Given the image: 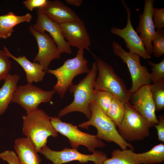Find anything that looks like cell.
Here are the masks:
<instances>
[{
	"mask_svg": "<svg viewBox=\"0 0 164 164\" xmlns=\"http://www.w3.org/2000/svg\"><path fill=\"white\" fill-rule=\"evenodd\" d=\"M98 72L96 62H94L90 71L79 83L73 84L69 88L70 94L73 93L74 99L72 102L60 111L58 117L60 118L74 111L80 112L88 119L91 116L89 108L90 104L94 100V85Z\"/></svg>",
	"mask_w": 164,
	"mask_h": 164,
	"instance_id": "obj_1",
	"label": "cell"
},
{
	"mask_svg": "<svg viewBox=\"0 0 164 164\" xmlns=\"http://www.w3.org/2000/svg\"><path fill=\"white\" fill-rule=\"evenodd\" d=\"M22 118V133L32 142L38 153L46 145L49 137L58 136V132L52 124L50 116L44 111L38 109L26 113Z\"/></svg>",
	"mask_w": 164,
	"mask_h": 164,
	"instance_id": "obj_2",
	"label": "cell"
},
{
	"mask_svg": "<svg viewBox=\"0 0 164 164\" xmlns=\"http://www.w3.org/2000/svg\"><path fill=\"white\" fill-rule=\"evenodd\" d=\"M91 116L89 120L80 124L77 127L88 129L91 125L97 130L96 136L101 140L108 142H114L122 149L129 147L134 150L131 144L125 141L119 134L114 123L102 111L94 100L90 104Z\"/></svg>",
	"mask_w": 164,
	"mask_h": 164,
	"instance_id": "obj_3",
	"label": "cell"
},
{
	"mask_svg": "<svg viewBox=\"0 0 164 164\" xmlns=\"http://www.w3.org/2000/svg\"><path fill=\"white\" fill-rule=\"evenodd\" d=\"M83 50H78L76 56L67 60L63 65L55 69H48L46 72L54 75L57 79L53 90L63 98L73 84V80L77 76L84 73H87L90 69L87 65V61L84 58Z\"/></svg>",
	"mask_w": 164,
	"mask_h": 164,
	"instance_id": "obj_4",
	"label": "cell"
},
{
	"mask_svg": "<svg viewBox=\"0 0 164 164\" xmlns=\"http://www.w3.org/2000/svg\"><path fill=\"white\" fill-rule=\"evenodd\" d=\"M91 52L95 60L98 72L94 85L95 90L109 92L123 102L129 101L131 95L123 80L115 73L111 66Z\"/></svg>",
	"mask_w": 164,
	"mask_h": 164,
	"instance_id": "obj_5",
	"label": "cell"
},
{
	"mask_svg": "<svg viewBox=\"0 0 164 164\" xmlns=\"http://www.w3.org/2000/svg\"><path fill=\"white\" fill-rule=\"evenodd\" d=\"M123 119L118 131L125 141L142 140L150 135V128L153 126L130 103L125 102Z\"/></svg>",
	"mask_w": 164,
	"mask_h": 164,
	"instance_id": "obj_6",
	"label": "cell"
},
{
	"mask_svg": "<svg viewBox=\"0 0 164 164\" xmlns=\"http://www.w3.org/2000/svg\"><path fill=\"white\" fill-rule=\"evenodd\" d=\"M50 118L56 131L68 138L72 148L77 149L80 145H83L93 153L96 148H103L106 145L96 135L83 132L72 124L62 121L58 117L50 116Z\"/></svg>",
	"mask_w": 164,
	"mask_h": 164,
	"instance_id": "obj_7",
	"label": "cell"
},
{
	"mask_svg": "<svg viewBox=\"0 0 164 164\" xmlns=\"http://www.w3.org/2000/svg\"><path fill=\"white\" fill-rule=\"evenodd\" d=\"M112 47L114 54L126 63L128 68L132 82L129 90L131 95L142 86L151 84L150 73L146 66L141 65L139 55L126 51L115 41L113 42Z\"/></svg>",
	"mask_w": 164,
	"mask_h": 164,
	"instance_id": "obj_8",
	"label": "cell"
},
{
	"mask_svg": "<svg viewBox=\"0 0 164 164\" xmlns=\"http://www.w3.org/2000/svg\"><path fill=\"white\" fill-rule=\"evenodd\" d=\"M39 152L53 164H63L75 161L80 163L92 161L95 164H103L108 159L106 154L97 150L92 154L87 155L79 152L77 149L64 148L62 150L56 151L51 149L46 145L41 149Z\"/></svg>",
	"mask_w": 164,
	"mask_h": 164,
	"instance_id": "obj_9",
	"label": "cell"
},
{
	"mask_svg": "<svg viewBox=\"0 0 164 164\" xmlns=\"http://www.w3.org/2000/svg\"><path fill=\"white\" fill-rule=\"evenodd\" d=\"M56 92L54 90L45 91L28 83L17 86L14 94L12 102L20 105L29 113L38 108L41 103L51 101Z\"/></svg>",
	"mask_w": 164,
	"mask_h": 164,
	"instance_id": "obj_10",
	"label": "cell"
},
{
	"mask_svg": "<svg viewBox=\"0 0 164 164\" xmlns=\"http://www.w3.org/2000/svg\"><path fill=\"white\" fill-rule=\"evenodd\" d=\"M121 2L127 13L126 26L122 29L112 27L111 32L113 34L118 36L124 40L126 47L129 50V52L136 54L145 59H150L151 58V55L146 50L142 42L132 25L130 9L124 0H122Z\"/></svg>",
	"mask_w": 164,
	"mask_h": 164,
	"instance_id": "obj_11",
	"label": "cell"
},
{
	"mask_svg": "<svg viewBox=\"0 0 164 164\" xmlns=\"http://www.w3.org/2000/svg\"><path fill=\"white\" fill-rule=\"evenodd\" d=\"M30 33L36 40L38 51L33 62L38 63L42 66L46 72L51 62L60 58L61 53L51 37L46 32L42 33L35 31L32 25L29 27Z\"/></svg>",
	"mask_w": 164,
	"mask_h": 164,
	"instance_id": "obj_12",
	"label": "cell"
},
{
	"mask_svg": "<svg viewBox=\"0 0 164 164\" xmlns=\"http://www.w3.org/2000/svg\"><path fill=\"white\" fill-rule=\"evenodd\" d=\"M37 16L36 23L32 25L33 29L40 33L48 32L61 53L71 54V46L64 38L60 25L49 18L39 9L37 10Z\"/></svg>",
	"mask_w": 164,
	"mask_h": 164,
	"instance_id": "obj_13",
	"label": "cell"
},
{
	"mask_svg": "<svg viewBox=\"0 0 164 164\" xmlns=\"http://www.w3.org/2000/svg\"><path fill=\"white\" fill-rule=\"evenodd\" d=\"M149 85L142 86L132 94L129 102L154 126L158 123L159 120L155 115V104Z\"/></svg>",
	"mask_w": 164,
	"mask_h": 164,
	"instance_id": "obj_14",
	"label": "cell"
},
{
	"mask_svg": "<svg viewBox=\"0 0 164 164\" xmlns=\"http://www.w3.org/2000/svg\"><path fill=\"white\" fill-rule=\"evenodd\" d=\"M59 25L64 38L70 46L78 50L89 49L90 38L83 20L80 19Z\"/></svg>",
	"mask_w": 164,
	"mask_h": 164,
	"instance_id": "obj_15",
	"label": "cell"
},
{
	"mask_svg": "<svg viewBox=\"0 0 164 164\" xmlns=\"http://www.w3.org/2000/svg\"><path fill=\"white\" fill-rule=\"evenodd\" d=\"M155 1L144 0L143 11L140 14L139 23L136 30L137 33H140L139 36L145 48L151 55L152 54V39L156 33L152 17V9Z\"/></svg>",
	"mask_w": 164,
	"mask_h": 164,
	"instance_id": "obj_16",
	"label": "cell"
},
{
	"mask_svg": "<svg viewBox=\"0 0 164 164\" xmlns=\"http://www.w3.org/2000/svg\"><path fill=\"white\" fill-rule=\"evenodd\" d=\"M39 9L49 18L59 24L80 19L70 8L59 0L48 1L45 5Z\"/></svg>",
	"mask_w": 164,
	"mask_h": 164,
	"instance_id": "obj_17",
	"label": "cell"
},
{
	"mask_svg": "<svg viewBox=\"0 0 164 164\" xmlns=\"http://www.w3.org/2000/svg\"><path fill=\"white\" fill-rule=\"evenodd\" d=\"M14 147L21 164H40L41 162L34 144L27 138L16 139Z\"/></svg>",
	"mask_w": 164,
	"mask_h": 164,
	"instance_id": "obj_18",
	"label": "cell"
},
{
	"mask_svg": "<svg viewBox=\"0 0 164 164\" xmlns=\"http://www.w3.org/2000/svg\"><path fill=\"white\" fill-rule=\"evenodd\" d=\"M6 54L19 63L24 70L28 83H38L42 81L46 72L42 66L38 63L32 62L25 56L16 57L12 55L8 49L3 46Z\"/></svg>",
	"mask_w": 164,
	"mask_h": 164,
	"instance_id": "obj_19",
	"label": "cell"
},
{
	"mask_svg": "<svg viewBox=\"0 0 164 164\" xmlns=\"http://www.w3.org/2000/svg\"><path fill=\"white\" fill-rule=\"evenodd\" d=\"M32 19L31 14L24 15H16L12 12L0 15V39H6L10 37L14 31L13 28L23 22H29Z\"/></svg>",
	"mask_w": 164,
	"mask_h": 164,
	"instance_id": "obj_20",
	"label": "cell"
},
{
	"mask_svg": "<svg viewBox=\"0 0 164 164\" xmlns=\"http://www.w3.org/2000/svg\"><path fill=\"white\" fill-rule=\"evenodd\" d=\"M20 78L16 74L9 73L4 79V82L0 87V115L3 114L12 102L13 95Z\"/></svg>",
	"mask_w": 164,
	"mask_h": 164,
	"instance_id": "obj_21",
	"label": "cell"
},
{
	"mask_svg": "<svg viewBox=\"0 0 164 164\" xmlns=\"http://www.w3.org/2000/svg\"><path fill=\"white\" fill-rule=\"evenodd\" d=\"M111 155V157L105 160L103 164H142L136 153L131 149H116L112 151Z\"/></svg>",
	"mask_w": 164,
	"mask_h": 164,
	"instance_id": "obj_22",
	"label": "cell"
},
{
	"mask_svg": "<svg viewBox=\"0 0 164 164\" xmlns=\"http://www.w3.org/2000/svg\"><path fill=\"white\" fill-rule=\"evenodd\" d=\"M142 164H157L164 161V145L162 142L155 145L148 151L136 153Z\"/></svg>",
	"mask_w": 164,
	"mask_h": 164,
	"instance_id": "obj_23",
	"label": "cell"
},
{
	"mask_svg": "<svg viewBox=\"0 0 164 164\" xmlns=\"http://www.w3.org/2000/svg\"><path fill=\"white\" fill-rule=\"evenodd\" d=\"M125 102L113 96L107 115L119 127L124 118Z\"/></svg>",
	"mask_w": 164,
	"mask_h": 164,
	"instance_id": "obj_24",
	"label": "cell"
},
{
	"mask_svg": "<svg viewBox=\"0 0 164 164\" xmlns=\"http://www.w3.org/2000/svg\"><path fill=\"white\" fill-rule=\"evenodd\" d=\"M151 95L154 100L155 111L164 109V79L149 85Z\"/></svg>",
	"mask_w": 164,
	"mask_h": 164,
	"instance_id": "obj_25",
	"label": "cell"
},
{
	"mask_svg": "<svg viewBox=\"0 0 164 164\" xmlns=\"http://www.w3.org/2000/svg\"><path fill=\"white\" fill-rule=\"evenodd\" d=\"M113 96L107 91L95 90L94 100L106 114L107 113Z\"/></svg>",
	"mask_w": 164,
	"mask_h": 164,
	"instance_id": "obj_26",
	"label": "cell"
},
{
	"mask_svg": "<svg viewBox=\"0 0 164 164\" xmlns=\"http://www.w3.org/2000/svg\"><path fill=\"white\" fill-rule=\"evenodd\" d=\"M152 42V54L156 57H159L164 54V30L157 29Z\"/></svg>",
	"mask_w": 164,
	"mask_h": 164,
	"instance_id": "obj_27",
	"label": "cell"
},
{
	"mask_svg": "<svg viewBox=\"0 0 164 164\" xmlns=\"http://www.w3.org/2000/svg\"><path fill=\"white\" fill-rule=\"evenodd\" d=\"M148 63L151 67V79L153 83L164 79V58L159 63H155L149 61Z\"/></svg>",
	"mask_w": 164,
	"mask_h": 164,
	"instance_id": "obj_28",
	"label": "cell"
},
{
	"mask_svg": "<svg viewBox=\"0 0 164 164\" xmlns=\"http://www.w3.org/2000/svg\"><path fill=\"white\" fill-rule=\"evenodd\" d=\"M9 57L4 49H0V81L4 79L11 68Z\"/></svg>",
	"mask_w": 164,
	"mask_h": 164,
	"instance_id": "obj_29",
	"label": "cell"
},
{
	"mask_svg": "<svg viewBox=\"0 0 164 164\" xmlns=\"http://www.w3.org/2000/svg\"><path fill=\"white\" fill-rule=\"evenodd\" d=\"M152 17L155 28L163 29L164 28V8L157 9L153 7Z\"/></svg>",
	"mask_w": 164,
	"mask_h": 164,
	"instance_id": "obj_30",
	"label": "cell"
},
{
	"mask_svg": "<svg viewBox=\"0 0 164 164\" xmlns=\"http://www.w3.org/2000/svg\"><path fill=\"white\" fill-rule=\"evenodd\" d=\"M0 158L9 164H21L17 154L12 150H7L0 153Z\"/></svg>",
	"mask_w": 164,
	"mask_h": 164,
	"instance_id": "obj_31",
	"label": "cell"
},
{
	"mask_svg": "<svg viewBox=\"0 0 164 164\" xmlns=\"http://www.w3.org/2000/svg\"><path fill=\"white\" fill-rule=\"evenodd\" d=\"M47 1L46 0H27L23 1V3L27 9L32 11L36 8L43 7L45 5Z\"/></svg>",
	"mask_w": 164,
	"mask_h": 164,
	"instance_id": "obj_32",
	"label": "cell"
},
{
	"mask_svg": "<svg viewBox=\"0 0 164 164\" xmlns=\"http://www.w3.org/2000/svg\"><path fill=\"white\" fill-rule=\"evenodd\" d=\"M158 123L154 126L157 130L158 141L164 142V116L160 115L158 117Z\"/></svg>",
	"mask_w": 164,
	"mask_h": 164,
	"instance_id": "obj_33",
	"label": "cell"
},
{
	"mask_svg": "<svg viewBox=\"0 0 164 164\" xmlns=\"http://www.w3.org/2000/svg\"><path fill=\"white\" fill-rule=\"evenodd\" d=\"M65 1L68 4L77 7L80 6L83 2L82 0H66Z\"/></svg>",
	"mask_w": 164,
	"mask_h": 164,
	"instance_id": "obj_34",
	"label": "cell"
}]
</instances>
